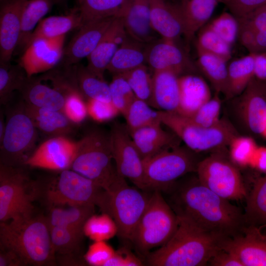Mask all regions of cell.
<instances>
[{
	"label": "cell",
	"mask_w": 266,
	"mask_h": 266,
	"mask_svg": "<svg viewBox=\"0 0 266 266\" xmlns=\"http://www.w3.org/2000/svg\"><path fill=\"white\" fill-rule=\"evenodd\" d=\"M173 200L177 215L190 219L206 232L232 237L246 226L240 208L203 185L198 178L179 188Z\"/></svg>",
	"instance_id": "1"
},
{
	"label": "cell",
	"mask_w": 266,
	"mask_h": 266,
	"mask_svg": "<svg viewBox=\"0 0 266 266\" xmlns=\"http://www.w3.org/2000/svg\"><path fill=\"white\" fill-rule=\"evenodd\" d=\"M177 216L178 226L170 238L146 256L152 266H205L221 250L225 237L206 232L190 219Z\"/></svg>",
	"instance_id": "2"
},
{
	"label": "cell",
	"mask_w": 266,
	"mask_h": 266,
	"mask_svg": "<svg viewBox=\"0 0 266 266\" xmlns=\"http://www.w3.org/2000/svg\"><path fill=\"white\" fill-rule=\"evenodd\" d=\"M0 247L14 251L25 266H50L56 262L46 217L0 222Z\"/></svg>",
	"instance_id": "3"
},
{
	"label": "cell",
	"mask_w": 266,
	"mask_h": 266,
	"mask_svg": "<svg viewBox=\"0 0 266 266\" xmlns=\"http://www.w3.org/2000/svg\"><path fill=\"white\" fill-rule=\"evenodd\" d=\"M112 160L109 132L93 129L77 141L76 153L70 169L106 190L118 176Z\"/></svg>",
	"instance_id": "4"
},
{
	"label": "cell",
	"mask_w": 266,
	"mask_h": 266,
	"mask_svg": "<svg viewBox=\"0 0 266 266\" xmlns=\"http://www.w3.org/2000/svg\"><path fill=\"white\" fill-rule=\"evenodd\" d=\"M149 198L145 193L128 185L125 178L118 174L110 187L104 190L97 206L114 220L117 234L131 241Z\"/></svg>",
	"instance_id": "5"
},
{
	"label": "cell",
	"mask_w": 266,
	"mask_h": 266,
	"mask_svg": "<svg viewBox=\"0 0 266 266\" xmlns=\"http://www.w3.org/2000/svg\"><path fill=\"white\" fill-rule=\"evenodd\" d=\"M39 196L40 183L32 180L22 166L0 163V222L32 217L33 203Z\"/></svg>",
	"instance_id": "6"
},
{
	"label": "cell",
	"mask_w": 266,
	"mask_h": 266,
	"mask_svg": "<svg viewBox=\"0 0 266 266\" xmlns=\"http://www.w3.org/2000/svg\"><path fill=\"white\" fill-rule=\"evenodd\" d=\"M178 226V217L165 200L160 191L150 196L146 208L133 233L131 241L146 256L152 248L161 247L172 236Z\"/></svg>",
	"instance_id": "7"
},
{
	"label": "cell",
	"mask_w": 266,
	"mask_h": 266,
	"mask_svg": "<svg viewBox=\"0 0 266 266\" xmlns=\"http://www.w3.org/2000/svg\"><path fill=\"white\" fill-rule=\"evenodd\" d=\"M160 117L162 124L168 128L189 149L195 152L229 145L237 135L233 127L223 120L216 126L204 127L176 112L160 110Z\"/></svg>",
	"instance_id": "8"
},
{
	"label": "cell",
	"mask_w": 266,
	"mask_h": 266,
	"mask_svg": "<svg viewBox=\"0 0 266 266\" xmlns=\"http://www.w3.org/2000/svg\"><path fill=\"white\" fill-rule=\"evenodd\" d=\"M49 179L41 189L49 207L94 205L97 206L104 189L91 179L71 169L60 171Z\"/></svg>",
	"instance_id": "9"
},
{
	"label": "cell",
	"mask_w": 266,
	"mask_h": 266,
	"mask_svg": "<svg viewBox=\"0 0 266 266\" xmlns=\"http://www.w3.org/2000/svg\"><path fill=\"white\" fill-rule=\"evenodd\" d=\"M37 139V129L26 112L23 101L6 117L5 131L0 142V163L13 166H24L36 148Z\"/></svg>",
	"instance_id": "10"
},
{
	"label": "cell",
	"mask_w": 266,
	"mask_h": 266,
	"mask_svg": "<svg viewBox=\"0 0 266 266\" xmlns=\"http://www.w3.org/2000/svg\"><path fill=\"white\" fill-rule=\"evenodd\" d=\"M189 150L177 146L143 160L145 190H164L196 170L198 163Z\"/></svg>",
	"instance_id": "11"
},
{
	"label": "cell",
	"mask_w": 266,
	"mask_h": 266,
	"mask_svg": "<svg viewBox=\"0 0 266 266\" xmlns=\"http://www.w3.org/2000/svg\"><path fill=\"white\" fill-rule=\"evenodd\" d=\"M198 179L204 186L228 200H241L247 192L236 166L226 159L212 155L199 162Z\"/></svg>",
	"instance_id": "12"
},
{
	"label": "cell",
	"mask_w": 266,
	"mask_h": 266,
	"mask_svg": "<svg viewBox=\"0 0 266 266\" xmlns=\"http://www.w3.org/2000/svg\"><path fill=\"white\" fill-rule=\"evenodd\" d=\"M113 160L117 173L129 179L139 189L146 190L143 160L126 126L114 123L109 132Z\"/></svg>",
	"instance_id": "13"
},
{
	"label": "cell",
	"mask_w": 266,
	"mask_h": 266,
	"mask_svg": "<svg viewBox=\"0 0 266 266\" xmlns=\"http://www.w3.org/2000/svg\"><path fill=\"white\" fill-rule=\"evenodd\" d=\"M77 149V141L67 136L49 137L37 146L24 166L61 171L70 169Z\"/></svg>",
	"instance_id": "14"
},
{
	"label": "cell",
	"mask_w": 266,
	"mask_h": 266,
	"mask_svg": "<svg viewBox=\"0 0 266 266\" xmlns=\"http://www.w3.org/2000/svg\"><path fill=\"white\" fill-rule=\"evenodd\" d=\"M65 36L37 38L30 41L19 62L28 78L49 71L57 65L63 58Z\"/></svg>",
	"instance_id": "15"
},
{
	"label": "cell",
	"mask_w": 266,
	"mask_h": 266,
	"mask_svg": "<svg viewBox=\"0 0 266 266\" xmlns=\"http://www.w3.org/2000/svg\"><path fill=\"white\" fill-rule=\"evenodd\" d=\"M221 248L235 255L243 266H266V235L260 228L245 226L238 234L224 238Z\"/></svg>",
	"instance_id": "16"
},
{
	"label": "cell",
	"mask_w": 266,
	"mask_h": 266,
	"mask_svg": "<svg viewBox=\"0 0 266 266\" xmlns=\"http://www.w3.org/2000/svg\"><path fill=\"white\" fill-rule=\"evenodd\" d=\"M118 17L89 21L78 29L64 51V66H73L87 58L95 49L106 31Z\"/></svg>",
	"instance_id": "17"
},
{
	"label": "cell",
	"mask_w": 266,
	"mask_h": 266,
	"mask_svg": "<svg viewBox=\"0 0 266 266\" xmlns=\"http://www.w3.org/2000/svg\"><path fill=\"white\" fill-rule=\"evenodd\" d=\"M26 0H4L0 8V63H10L17 47Z\"/></svg>",
	"instance_id": "18"
},
{
	"label": "cell",
	"mask_w": 266,
	"mask_h": 266,
	"mask_svg": "<svg viewBox=\"0 0 266 266\" xmlns=\"http://www.w3.org/2000/svg\"><path fill=\"white\" fill-rule=\"evenodd\" d=\"M147 64L154 71H170L180 76L192 66L188 56L176 42L163 38L148 44Z\"/></svg>",
	"instance_id": "19"
},
{
	"label": "cell",
	"mask_w": 266,
	"mask_h": 266,
	"mask_svg": "<svg viewBox=\"0 0 266 266\" xmlns=\"http://www.w3.org/2000/svg\"><path fill=\"white\" fill-rule=\"evenodd\" d=\"M127 36L122 18L116 17L95 49L87 58V68L98 77L104 79V72Z\"/></svg>",
	"instance_id": "20"
},
{
	"label": "cell",
	"mask_w": 266,
	"mask_h": 266,
	"mask_svg": "<svg viewBox=\"0 0 266 266\" xmlns=\"http://www.w3.org/2000/svg\"><path fill=\"white\" fill-rule=\"evenodd\" d=\"M120 17L132 38L145 44L159 38L151 25L150 0H127Z\"/></svg>",
	"instance_id": "21"
},
{
	"label": "cell",
	"mask_w": 266,
	"mask_h": 266,
	"mask_svg": "<svg viewBox=\"0 0 266 266\" xmlns=\"http://www.w3.org/2000/svg\"><path fill=\"white\" fill-rule=\"evenodd\" d=\"M241 114L253 133L263 135L266 129V86L255 77L242 93Z\"/></svg>",
	"instance_id": "22"
},
{
	"label": "cell",
	"mask_w": 266,
	"mask_h": 266,
	"mask_svg": "<svg viewBox=\"0 0 266 266\" xmlns=\"http://www.w3.org/2000/svg\"><path fill=\"white\" fill-rule=\"evenodd\" d=\"M151 22L162 38L176 42L184 34V25L177 4L166 0H150Z\"/></svg>",
	"instance_id": "23"
},
{
	"label": "cell",
	"mask_w": 266,
	"mask_h": 266,
	"mask_svg": "<svg viewBox=\"0 0 266 266\" xmlns=\"http://www.w3.org/2000/svg\"><path fill=\"white\" fill-rule=\"evenodd\" d=\"M162 124L152 125L135 130L130 135L143 160L164 150L178 146V139L174 133L164 130Z\"/></svg>",
	"instance_id": "24"
},
{
	"label": "cell",
	"mask_w": 266,
	"mask_h": 266,
	"mask_svg": "<svg viewBox=\"0 0 266 266\" xmlns=\"http://www.w3.org/2000/svg\"><path fill=\"white\" fill-rule=\"evenodd\" d=\"M240 43L249 53L266 51V5L237 19Z\"/></svg>",
	"instance_id": "25"
},
{
	"label": "cell",
	"mask_w": 266,
	"mask_h": 266,
	"mask_svg": "<svg viewBox=\"0 0 266 266\" xmlns=\"http://www.w3.org/2000/svg\"><path fill=\"white\" fill-rule=\"evenodd\" d=\"M180 100L177 113L186 117L194 114L211 98L210 90L201 77L193 74L179 77Z\"/></svg>",
	"instance_id": "26"
},
{
	"label": "cell",
	"mask_w": 266,
	"mask_h": 266,
	"mask_svg": "<svg viewBox=\"0 0 266 266\" xmlns=\"http://www.w3.org/2000/svg\"><path fill=\"white\" fill-rule=\"evenodd\" d=\"M179 76L170 71H154L152 107L164 111L177 112L180 100Z\"/></svg>",
	"instance_id": "27"
},
{
	"label": "cell",
	"mask_w": 266,
	"mask_h": 266,
	"mask_svg": "<svg viewBox=\"0 0 266 266\" xmlns=\"http://www.w3.org/2000/svg\"><path fill=\"white\" fill-rule=\"evenodd\" d=\"M23 102L26 112L41 133L52 137L67 136L73 132L75 124L62 111L39 108Z\"/></svg>",
	"instance_id": "28"
},
{
	"label": "cell",
	"mask_w": 266,
	"mask_h": 266,
	"mask_svg": "<svg viewBox=\"0 0 266 266\" xmlns=\"http://www.w3.org/2000/svg\"><path fill=\"white\" fill-rule=\"evenodd\" d=\"M222 0H179L177 4L182 17L183 35L191 40L207 22Z\"/></svg>",
	"instance_id": "29"
},
{
	"label": "cell",
	"mask_w": 266,
	"mask_h": 266,
	"mask_svg": "<svg viewBox=\"0 0 266 266\" xmlns=\"http://www.w3.org/2000/svg\"><path fill=\"white\" fill-rule=\"evenodd\" d=\"M23 101L37 107L62 111L65 101L64 95L54 87L41 82L40 78H28L19 91Z\"/></svg>",
	"instance_id": "30"
},
{
	"label": "cell",
	"mask_w": 266,
	"mask_h": 266,
	"mask_svg": "<svg viewBox=\"0 0 266 266\" xmlns=\"http://www.w3.org/2000/svg\"><path fill=\"white\" fill-rule=\"evenodd\" d=\"M147 45L128 35L114 54L107 70L114 75L122 74L146 65Z\"/></svg>",
	"instance_id": "31"
},
{
	"label": "cell",
	"mask_w": 266,
	"mask_h": 266,
	"mask_svg": "<svg viewBox=\"0 0 266 266\" xmlns=\"http://www.w3.org/2000/svg\"><path fill=\"white\" fill-rule=\"evenodd\" d=\"M82 25V17L77 7L67 14L43 18L33 31L30 41L37 38H50L65 35L74 29H78Z\"/></svg>",
	"instance_id": "32"
},
{
	"label": "cell",
	"mask_w": 266,
	"mask_h": 266,
	"mask_svg": "<svg viewBox=\"0 0 266 266\" xmlns=\"http://www.w3.org/2000/svg\"><path fill=\"white\" fill-rule=\"evenodd\" d=\"M54 4L52 0H26L22 10L20 35L16 49L23 53L35 29Z\"/></svg>",
	"instance_id": "33"
},
{
	"label": "cell",
	"mask_w": 266,
	"mask_h": 266,
	"mask_svg": "<svg viewBox=\"0 0 266 266\" xmlns=\"http://www.w3.org/2000/svg\"><path fill=\"white\" fill-rule=\"evenodd\" d=\"M255 54L249 53L232 62L228 66V80L226 93L227 98L242 94L255 77Z\"/></svg>",
	"instance_id": "34"
},
{
	"label": "cell",
	"mask_w": 266,
	"mask_h": 266,
	"mask_svg": "<svg viewBox=\"0 0 266 266\" xmlns=\"http://www.w3.org/2000/svg\"><path fill=\"white\" fill-rule=\"evenodd\" d=\"M95 206L77 205L49 208V214L46 217L49 228L63 227L83 229L87 219L94 214Z\"/></svg>",
	"instance_id": "35"
},
{
	"label": "cell",
	"mask_w": 266,
	"mask_h": 266,
	"mask_svg": "<svg viewBox=\"0 0 266 266\" xmlns=\"http://www.w3.org/2000/svg\"><path fill=\"white\" fill-rule=\"evenodd\" d=\"M198 65L216 93L225 94L228 80L227 62L222 58L197 49Z\"/></svg>",
	"instance_id": "36"
},
{
	"label": "cell",
	"mask_w": 266,
	"mask_h": 266,
	"mask_svg": "<svg viewBox=\"0 0 266 266\" xmlns=\"http://www.w3.org/2000/svg\"><path fill=\"white\" fill-rule=\"evenodd\" d=\"M246 198L244 213L246 226H266V175L256 182Z\"/></svg>",
	"instance_id": "37"
},
{
	"label": "cell",
	"mask_w": 266,
	"mask_h": 266,
	"mask_svg": "<svg viewBox=\"0 0 266 266\" xmlns=\"http://www.w3.org/2000/svg\"><path fill=\"white\" fill-rule=\"evenodd\" d=\"M83 24L109 17H120L127 0H77Z\"/></svg>",
	"instance_id": "38"
},
{
	"label": "cell",
	"mask_w": 266,
	"mask_h": 266,
	"mask_svg": "<svg viewBox=\"0 0 266 266\" xmlns=\"http://www.w3.org/2000/svg\"><path fill=\"white\" fill-rule=\"evenodd\" d=\"M76 76L79 90L84 98L111 101L109 85L82 65H76Z\"/></svg>",
	"instance_id": "39"
},
{
	"label": "cell",
	"mask_w": 266,
	"mask_h": 266,
	"mask_svg": "<svg viewBox=\"0 0 266 266\" xmlns=\"http://www.w3.org/2000/svg\"><path fill=\"white\" fill-rule=\"evenodd\" d=\"M53 249L55 255L73 256L79 250L83 236V229L56 227L50 229Z\"/></svg>",
	"instance_id": "40"
},
{
	"label": "cell",
	"mask_w": 266,
	"mask_h": 266,
	"mask_svg": "<svg viewBox=\"0 0 266 266\" xmlns=\"http://www.w3.org/2000/svg\"><path fill=\"white\" fill-rule=\"evenodd\" d=\"M124 116L130 133L144 127L162 124L160 110H153L146 102L136 98L129 106Z\"/></svg>",
	"instance_id": "41"
},
{
	"label": "cell",
	"mask_w": 266,
	"mask_h": 266,
	"mask_svg": "<svg viewBox=\"0 0 266 266\" xmlns=\"http://www.w3.org/2000/svg\"><path fill=\"white\" fill-rule=\"evenodd\" d=\"M28 78L19 64L13 66L10 63H0V104H7L12 99L14 92L19 91Z\"/></svg>",
	"instance_id": "42"
},
{
	"label": "cell",
	"mask_w": 266,
	"mask_h": 266,
	"mask_svg": "<svg viewBox=\"0 0 266 266\" xmlns=\"http://www.w3.org/2000/svg\"><path fill=\"white\" fill-rule=\"evenodd\" d=\"M119 74L128 82L136 98L152 107L153 78L146 65Z\"/></svg>",
	"instance_id": "43"
},
{
	"label": "cell",
	"mask_w": 266,
	"mask_h": 266,
	"mask_svg": "<svg viewBox=\"0 0 266 266\" xmlns=\"http://www.w3.org/2000/svg\"><path fill=\"white\" fill-rule=\"evenodd\" d=\"M84 235L94 241H106L118 233L117 225L106 213L91 216L83 227Z\"/></svg>",
	"instance_id": "44"
},
{
	"label": "cell",
	"mask_w": 266,
	"mask_h": 266,
	"mask_svg": "<svg viewBox=\"0 0 266 266\" xmlns=\"http://www.w3.org/2000/svg\"><path fill=\"white\" fill-rule=\"evenodd\" d=\"M196 49L218 56L227 62L232 58L231 46L226 43L208 26L199 31Z\"/></svg>",
	"instance_id": "45"
},
{
	"label": "cell",
	"mask_w": 266,
	"mask_h": 266,
	"mask_svg": "<svg viewBox=\"0 0 266 266\" xmlns=\"http://www.w3.org/2000/svg\"><path fill=\"white\" fill-rule=\"evenodd\" d=\"M111 101L123 115L136 98L126 80L121 74H115L110 83Z\"/></svg>",
	"instance_id": "46"
},
{
	"label": "cell",
	"mask_w": 266,
	"mask_h": 266,
	"mask_svg": "<svg viewBox=\"0 0 266 266\" xmlns=\"http://www.w3.org/2000/svg\"><path fill=\"white\" fill-rule=\"evenodd\" d=\"M229 145L232 160L241 166L250 165L258 147L253 138L238 135L232 140Z\"/></svg>",
	"instance_id": "47"
},
{
	"label": "cell",
	"mask_w": 266,
	"mask_h": 266,
	"mask_svg": "<svg viewBox=\"0 0 266 266\" xmlns=\"http://www.w3.org/2000/svg\"><path fill=\"white\" fill-rule=\"evenodd\" d=\"M219 93L203 104L194 114L187 117L196 124L204 127H212L221 121L220 118L221 102Z\"/></svg>",
	"instance_id": "48"
},
{
	"label": "cell",
	"mask_w": 266,
	"mask_h": 266,
	"mask_svg": "<svg viewBox=\"0 0 266 266\" xmlns=\"http://www.w3.org/2000/svg\"><path fill=\"white\" fill-rule=\"evenodd\" d=\"M208 26L226 43L232 46L238 37V23L231 13L224 12Z\"/></svg>",
	"instance_id": "49"
},
{
	"label": "cell",
	"mask_w": 266,
	"mask_h": 266,
	"mask_svg": "<svg viewBox=\"0 0 266 266\" xmlns=\"http://www.w3.org/2000/svg\"><path fill=\"white\" fill-rule=\"evenodd\" d=\"M62 112L75 125L85 120L88 115L87 107L80 92H74L66 97Z\"/></svg>",
	"instance_id": "50"
},
{
	"label": "cell",
	"mask_w": 266,
	"mask_h": 266,
	"mask_svg": "<svg viewBox=\"0 0 266 266\" xmlns=\"http://www.w3.org/2000/svg\"><path fill=\"white\" fill-rule=\"evenodd\" d=\"M86 104L88 115L97 122L110 121L120 113L111 101L88 99Z\"/></svg>",
	"instance_id": "51"
},
{
	"label": "cell",
	"mask_w": 266,
	"mask_h": 266,
	"mask_svg": "<svg viewBox=\"0 0 266 266\" xmlns=\"http://www.w3.org/2000/svg\"><path fill=\"white\" fill-rule=\"evenodd\" d=\"M115 250L105 241H94L84 255V261L93 266H105L113 256Z\"/></svg>",
	"instance_id": "52"
},
{
	"label": "cell",
	"mask_w": 266,
	"mask_h": 266,
	"mask_svg": "<svg viewBox=\"0 0 266 266\" xmlns=\"http://www.w3.org/2000/svg\"><path fill=\"white\" fill-rule=\"evenodd\" d=\"M222 3L238 19L266 5V0H222Z\"/></svg>",
	"instance_id": "53"
},
{
	"label": "cell",
	"mask_w": 266,
	"mask_h": 266,
	"mask_svg": "<svg viewBox=\"0 0 266 266\" xmlns=\"http://www.w3.org/2000/svg\"><path fill=\"white\" fill-rule=\"evenodd\" d=\"M141 260L129 249L121 247L115 251L112 257L107 262L105 266H141Z\"/></svg>",
	"instance_id": "54"
},
{
	"label": "cell",
	"mask_w": 266,
	"mask_h": 266,
	"mask_svg": "<svg viewBox=\"0 0 266 266\" xmlns=\"http://www.w3.org/2000/svg\"><path fill=\"white\" fill-rule=\"evenodd\" d=\"M208 266H243L235 255L223 249L216 253L208 262Z\"/></svg>",
	"instance_id": "55"
},
{
	"label": "cell",
	"mask_w": 266,
	"mask_h": 266,
	"mask_svg": "<svg viewBox=\"0 0 266 266\" xmlns=\"http://www.w3.org/2000/svg\"><path fill=\"white\" fill-rule=\"evenodd\" d=\"M25 266L20 257L14 251L0 247V266Z\"/></svg>",
	"instance_id": "56"
},
{
	"label": "cell",
	"mask_w": 266,
	"mask_h": 266,
	"mask_svg": "<svg viewBox=\"0 0 266 266\" xmlns=\"http://www.w3.org/2000/svg\"><path fill=\"white\" fill-rule=\"evenodd\" d=\"M255 77L260 81L266 82V51L255 54Z\"/></svg>",
	"instance_id": "57"
},
{
	"label": "cell",
	"mask_w": 266,
	"mask_h": 266,
	"mask_svg": "<svg viewBox=\"0 0 266 266\" xmlns=\"http://www.w3.org/2000/svg\"><path fill=\"white\" fill-rule=\"evenodd\" d=\"M249 165L266 173V147H258Z\"/></svg>",
	"instance_id": "58"
},
{
	"label": "cell",
	"mask_w": 266,
	"mask_h": 266,
	"mask_svg": "<svg viewBox=\"0 0 266 266\" xmlns=\"http://www.w3.org/2000/svg\"><path fill=\"white\" fill-rule=\"evenodd\" d=\"M0 142L2 141L6 128V119L4 120L3 113L0 114Z\"/></svg>",
	"instance_id": "59"
},
{
	"label": "cell",
	"mask_w": 266,
	"mask_h": 266,
	"mask_svg": "<svg viewBox=\"0 0 266 266\" xmlns=\"http://www.w3.org/2000/svg\"><path fill=\"white\" fill-rule=\"evenodd\" d=\"M54 4H63L66 3V0H52Z\"/></svg>",
	"instance_id": "60"
},
{
	"label": "cell",
	"mask_w": 266,
	"mask_h": 266,
	"mask_svg": "<svg viewBox=\"0 0 266 266\" xmlns=\"http://www.w3.org/2000/svg\"><path fill=\"white\" fill-rule=\"evenodd\" d=\"M263 136H264V137H265L266 138V130H265V133H264Z\"/></svg>",
	"instance_id": "61"
},
{
	"label": "cell",
	"mask_w": 266,
	"mask_h": 266,
	"mask_svg": "<svg viewBox=\"0 0 266 266\" xmlns=\"http://www.w3.org/2000/svg\"><path fill=\"white\" fill-rule=\"evenodd\" d=\"M0 0V1H3V0Z\"/></svg>",
	"instance_id": "62"
},
{
	"label": "cell",
	"mask_w": 266,
	"mask_h": 266,
	"mask_svg": "<svg viewBox=\"0 0 266 266\" xmlns=\"http://www.w3.org/2000/svg\"><path fill=\"white\" fill-rule=\"evenodd\" d=\"M265 84H266V82H265Z\"/></svg>",
	"instance_id": "63"
}]
</instances>
